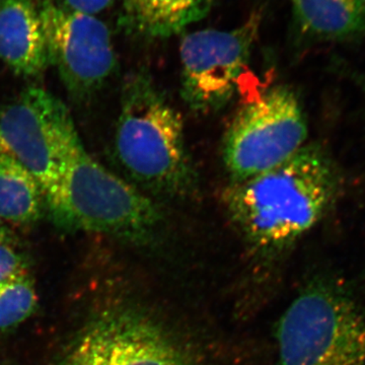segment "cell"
I'll return each mask as SVG.
<instances>
[{
    "label": "cell",
    "mask_w": 365,
    "mask_h": 365,
    "mask_svg": "<svg viewBox=\"0 0 365 365\" xmlns=\"http://www.w3.org/2000/svg\"><path fill=\"white\" fill-rule=\"evenodd\" d=\"M342 189L337 165L324 146L306 144L273 169L223 191L228 218L257 256L292 249L333 208Z\"/></svg>",
    "instance_id": "obj_1"
},
{
    "label": "cell",
    "mask_w": 365,
    "mask_h": 365,
    "mask_svg": "<svg viewBox=\"0 0 365 365\" xmlns=\"http://www.w3.org/2000/svg\"><path fill=\"white\" fill-rule=\"evenodd\" d=\"M56 140L60 200L51 215L55 225L111 235L138 246L157 241L165 225L163 209L91 157L66 105L57 120Z\"/></svg>",
    "instance_id": "obj_2"
},
{
    "label": "cell",
    "mask_w": 365,
    "mask_h": 365,
    "mask_svg": "<svg viewBox=\"0 0 365 365\" xmlns=\"http://www.w3.org/2000/svg\"><path fill=\"white\" fill-rule=\"evenodd\" d=\"M113 150L128 182L153 200L185 199L198 188L181 115L150 72L125 79Z\"/></svg>",
    "instance_id": "obj_3"
},
{
    "label": "cell",
    "mask_w": 365,
    "mask_h": 365,
    "mask_svg": "<svg viewBox=\"0 0 365 365\" xmlns=\"http://www.w3.org/2000/svg\"><path fill=\"white\" fill-rule=\"evenodd\" d=\"M276 365H365V314L336 285H309L276 331Z\"/></svg>",
    "instance_id": "obj_4"
},
{
    "label": "cell",
    "mask_w": 365,
    "mask_h": 365,
    "mask_svg": "<svg viewBox=\"0 0 365 365\" xmlns=\"http://www.w3.org/2000/svg\"><path fill=\"white\" fill-rule=\"evenodd\" d=\"M307 122L299 96L289 86L266 91L242 107L223 138L222 160L232 182L277 167L307 144Z\"/></svg>",
    "instance_id": "obj_5"
},
{
    "label": "cell",
    "mask_w": 365,
    "mask_h": 365,
    "mask_svg": "<svg viewBox=\"0 0 365 365\" xmlns=\"http://www.w3.org/2000/svg\"><path fill=\"white\" fill-rule=\"evenodd\" d=\"M59 365H198L155 319L131 307L105 309L72 342Z\"/></svg>",
    "instance_id": "obj_6"
},
{
    "label": "cell",
    "mask_w": 365,
    "mask_h": 365,
    "mask_svg": "<svg viewBox=\"0 0 365 365\" xmlns=\"http://www.w3.org/2000/svg\"><path fill=\"white\" fill-rule=\"evenodd\" d=\"M262 19L258 9L232 30L208 29L182 38L181 96L192 111L216 112L232 100L260 32Z\"/></svg>",
    "instance_id": "obj_7"
},
{
    "label": "cell",
    "mask_w": 365,
    "mask_h": 365,
    "mask_svg": "<svg viewBox=\"0 0 365 365\" xmlns=\"http://www.w3.org/2000/svg\"><path fill=\"white\" fill-rule=\"evenodd\" d=\"M41 19L49 66L72 98L93 97L117 68L109 26L96 16L67 11L50 0H41Z\"/></svg>",
    "instance_id": "obj_8"
},
{
    "label": "cell",
    "mask_w": 365,
    "mask_h": 365,
    "mask_svg": "<svg viewBox=\"0 0 365 365\" xmlns=\"http://www.w3.org/2000/svg\"><path fill=\"white\" fill-rule=\"evenodd\" d=\"M63 105L44 88L31 86L0 111V134L11 155L39 184L50 215L60 200L56 132Z\"/></svg>",
    "instance_id": "obj_9"
},
{
    "label": "cell",
    "mask_w": 365,
    "mask_h": 365,
    "mask_svg": "<svg viewBox=\"0 0 365 365\" xmlns=\"http://www.w3.org/2000/svg\"><path fill=\"white\" fill-rule=\"evenodd\" d=\"M0 60L23 78L44 73L49 60L41 0H0Z\"/></svg>",
    "instance_id": "obj_10"
},
{
    "label": "cell",
    "mask_w": 365,
    "mask_h": 365,
    "mask_svg": "<svg viewBox=\"0 0 365 365\" xmlns=\"http://www.w3.org/2000/svg\"><path fill=\"white\" fill-rule=\"evenodd\" d=\"M215 0H122L119 26L129 37L163 40L202 20Z\"/></svg>",
    "instance_id": "obj_11"
},
{
    "label": "cell",
    "mask_w": 365,
    "mask_h": 365,
    "mask_svg": "<svg viewBox=\"0 0 365 365\" xmlns=\"http://www.w3.org/2000/svg\"><path fill=\"white\" fill-rule=\"evenodd\" d=\"M297 32L314 42H345L365 35L360 0H290Z\"/></svg>",
    "instance_id": "obj_12"
},
{
    "label": "cell",
    "mask_w": 365,
    "mask_h": 365,
    "mask_svg": "<svg viewBox=\"0 0 365 365\" xmlns=\"http://www.w3.org/2000/svg\"><path fill=\"white\" fill-rule=\"evenodd\" d=\"M45 198L32 175L9 153H0V220L26 225L39 220Z\"/></svg>",
    "instance_id": "obj_13"
},
{
    "label": "cell",
    "mask_w": 365,
    "mask_h": 365,
    "mask_svg": "<svg viewBox=\"0 0 365 365\" xmlns=\"http://www.w3.org/2000/svg\"><path fill=\"white\" fill-rule=\"evenodd\" d=\"M37 294L26 273L0 283V330L19 325L35 311Z\"/></svg>",
    "instance_id": "obj_14"
},
{
    "label": "cell",
    "mask_w": 365,
    "mask_h": 365,
    "mask_svg": "<svg viewBox=\"0 0 365 365\" xmlns=\"http://www.w3.org/2000/svg\"><path fill=\"white\" fill-rule=\"evenodd\" d=\"M26 272L25 260L9 241H0V283Z\"/></svg>",
    "instance_id": "obj_15"
},
{
    "label": "cell",
    "mask_w": 365,
    "mask_h": 365,
    "mask_svg": "<svg viewBox=\"0 0 365 365\" xmlns=\"http://www.w3.org/2000/svg\"><path fill=\"white\" fill-rule=\"evenodd\" d=\"M50 1L67 11L96 16L111 7L115 0H50Z\"/></svg>",
    "instance_id": "obj_16"
},
{
    "label": "cell",
    "mask_w": 365,
    "mask_h": 365,
    "mask_svg": "<svg viewBox=\"0 0 365 365\" xmlns=\"http://www.w3.org/2000/svg\"><path fill=\"white\" fill-rule=\"evenodd\" d=\"M9 232H7L6 225H4V222L0 220V241H9Z\"/></svg>",
    "instance_id": "obj_17"
},
{
    "label": "cell",
    "mask_w": 365,
    "mask_h": 365,
    "mask_svg": "<svg viewBox=\"0 0 365 365\" xmlns=\"http://www.w3.org/2000/svg\"><path fill=\"white\" fill-rule=\"evenodd\" d=\"M0 153H9V155H11L6 143H4V138L1 137V134H0Z\"/></svg>",
    "instance_id": "obj_18"
},
{
    "label": "cell",
    "mask_w": 365,
    "mask_h": 365,
    "mask_svg": "<svg viewBox=\"0 0 365 365\" xmlns=\"http://www.w3.org/2000/svg\"><path fill=\"white\" fill-rule=\"evenodd\" d=\"M360 83H361V88H364V90L365 91V81H360Z\"/></svg>",
    "instance_id": "obj_19"
},
{
    "label": "cell",
    "mask_w": 365,
    "mask_h": 365,
    "mask_svg": "<svg viewBox=\"0 0 365 365\" xmlns=\"http://www.w3.org/2000/svg\"><path fill=\"white\" fill-rule=\"evenodd\" d=\"M360 1H361V2H362V4H364V6H365V0H360Z\"/></svg>",
    "instance_id": "obj_20"
}]
</instances>
